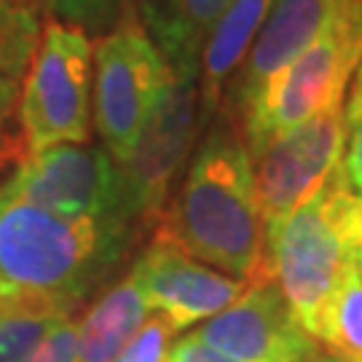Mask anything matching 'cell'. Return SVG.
Returning a JSON list of instances; mask_svg holds the SVG:
<instances>
[{
  "label": "cell",
  "instance_id": "obj_13",
  "mask_svg": "<svg viewBox=\"0 0 362 362\" xmlns=\"http://www.w3.org/2000/svg\"><path fill=\"white\" fill-rule=\"evenodd\" d=\"M148 311L134 279H121L97 298V303L78 322V362H113L145 325Z\"/></svg>",
  "mask_w": 362,
  "mask_h": 362
},
{
  "label": "cell",
  "instance_id": "obj_17",
  "mask_svg": "<svg viewBox=\"0 0 362 362\" xmlns=\"http://www.w3.org/2000/svg\"><path fill=\"white\" fill-rule=\"evenodd\" d=\"M38 49L35 0H0V116H8Z\"/></svg>",
  "mask_w": 362,
  "mask_h": 362
},
{
  "label": "cell",
  "instance_id": "obj_5",
  "mask_svg": "<svg viewBox=\"0 0 362 362\" xmlns=\"http://www.w3.org/2000/svg\"><path fill=\"white\" fill-rule=\"evenodd\" d=\"M91 40L81 27L46 25L22 83L25 153L62 143H86L91 127Z\"/></svg>",
  "mask_w": 362,
  "mask_h": 362
},
{
  "label": "cell",
  "instance_id": "obj_23",
  "mask_svg": "<svg viewBox=\"0 0 362 362\" xmlns=\"http://www.w3.org/2000/svg\"><path fill=\"white\" fill-rule=\"evenodd\" d=\"M346 220H349V233L354 245H362V196H349V209H346Z\"/></svg>",
  "mask_w": 362,
  "mask_h": 362
},
{
  "label": "cell",
  "instance_id": "obj_16",
  "mask_svg": "<svg viewBox=\"0 0 362 362\" xmlns=\"http://www.w3.org/2000/svg\"><path fill=\"white\" fill-rule=\"evenodd\" d=\"M65 317H73V306L65 300L0 290V362H22Z\"/></svg>",
  "mask_w": 362,
  "mask_h": 362
},
{
  "label": "cell",
  "instance_id": "obj_4",
  "mask_svg": "<svg viewBox=\"0 0 362 362\" xmlns=\"http://www.w3.org/2000/svg\"><path fill=\"white\" fill-rule=\"evenodd\" d=\"M362 62V0H333L320 35L242 110L252 153L285 129L344 103Z\"/></svg>",
  "mask_w": 362,
  "mask_h": 362
},
{
  "label": "cell",
  "instance_id": "obj_10",
  "mask_svg": "<svg viewBox=\"0 0 362 362\" xmlns=\"http://www.w3.org/2000/svg\"><path fill=\"white\" fill-rule=\"evenodd\" d=\"M207 346L239 362H317L320 349L282 298L279 287H250L228 309L196 330Z\"/></svg>",
  "mask_w": 362,
  "mask_h": 362
},
{
  "label": "cell",
  "instance_id": "obj_20",
  "mask_svg": "<svg viewBox=\"0 0 362 362\" xmlns=\"http://www.w3.org/2000/svg\"><path fill=\"white\" fill-rule=\"evenodd\" d=\"M344 116H346V148H344L341 169H344V177L351 191L362 194V62L357 67V78H354Z\"/></svg>",
  "mask_w": 362,
  "mask_h": 362
},
{
  "label": "cell",
  "instance_id": "obj_14",
  "mask_svg": "<svg viewBox=\"0 0 362 362\" xmlns=\"http://www.w3.org/2000/svg\"><path fill=\"white\" fill-rule=\"evenodd\" d=\"M272 6L274 0H233L231 8L220 16L215 30L209 33L202 57V91H199L207 110H215V105L220 103L226 81L236 73L247 49H252Z\"/></svg>",
  "mask_w": 362,
  "mask_h": 362
},
{
  "label": "cell",
  "instance_id": "obj_24",
  "mask_svg": "<svg viewBox=\"0 0 362 362\" xmlns=\"http://www.w3.org/2000/svg\"><path fill=\"white\" fill-rule=\"evenodd\" d=\"M354 269H357V274H360V279H362V245L354 250Z\"/></svg>",
  "mask_w": 362,
  "mask_h": 362
},
{
  "label": "cell",
  "instance_id": "obj_9",
  "mask_svg": "<svg viewBox=\"0 0 362 362\" xmlns=\"http://www.w3.org/2000/svg\"><path fill=\"white\" fill-rule=\"evenodd\" d=\"M3 185L57 215L118 220L121 185L116 158L83 143L25 153Z\"/></svg>",
  "mask_w": 362,
  "mask_h": 362
},
{
  "label": "cell",
  "instance_id": "obj_18",
  "mask_svg": "<svg viewBox=\"0 0 362 362\" xmlns=\"http://www.w3.org/2000/svg\"><path fill=\"white\" fill-rule=\"evenodd\" d=\"M320 341L327 344L336 360L362 362V279L357 269H351L338 287Z\"/></svg>",
  "mask_w": 362,
  "mask_h": 362
},
{
  "label": "cell",
  "instance_id": "obj_15",
  "mask_svg": "<svg viewBox=\"0 0 362 362\" xmlns=\"http://www.w3.org/2000/svg\"><path fill=\"white\" fill-rule=\"evenodd\" d=\"M233 0H156L148 11V25L161 57L169 67L196 73L199 49L207 43L220 16L231 8Z\"/></svg>",
  "mask_w": 362,
  "mask_h": 362
},
{
  "label": "cell",
  "instance_id": "obj_19",
  "mask_svg": "<svg viewBox=\"0 0 362 362\" xmlns=\"http://www.w3.org/2000/svg\"><path fill=\"white\" fill-rule=\"evenodd\" d=\"M172 333L175 327L161 314H153L151 320H145V325L134 333L129 344L113 357V362H167Z\"/></svg>",
  "mask_w": 362,
  "mask_h": 362
},
{
  "label": "cell",
  "instance_id": "obj_12",
  "mask_svg": "<svg viewBox=\"0 0 362 362\" xmlns=\"http://www.w3.org/2000/svg\"><path fill=\"white\" fill-rule=\"evenodd\" d=\"M333 0H274L272 11L250 49L245 70L236 78V103L245 110L279 70L320 35Z\"/></svg>",
  "mask_w": 362,
  "mask_h": 362
},
{
  "label": "cell",
  "instance_id": "obj_7",
  "mask_svg": "<svg viewBox=\"0 0 362 362\" xmlns=\"http://www.w3.org/2000/svg\"><path fill=\"white\" fill-rule=\"evenodd\" d=\"M346 116L344 105L327 107L317 116L285 129L260 148L255 169V199L266 239L285 226L344 164Z\"/></svg>",
  "mask_w": 362,
  "mask_h": 362
},
{
  "label": "cell",
  "instance_id": "obj_11",
  "mask_svg": "<svg viewBox=\"0 0 362 362\" xmlns=\"http://www.w3.org/2000/svg\"><path fill=\"white\" fill-rule=\"evenodd\" d=\"M151 311H158L175 333L209 320L245 296L250 285L196 263L180 247L156 236L129 272Z\"/></svg>",
  "mask_w": 362,
  "mask_h": 362
},
{
  "label": "cell",
  "instance_id": "obj_2",
  "mask_svg": "<svg viewBox=\"0 0 362 362\" xmlns=\"http://www.w3.org/2000/svg\"><path fill=\"white\" fill-rule=\"evenodd\" d=\"M124 223L67 218L0 185V290L76 309L124 250Z\"/></svg>",
  "mask_w": 362,
  "mask_h": 362
},
{
  "label": "cell",
  "instance_id": "obj_22",
  "mask_svg": "<svg viewBox=\"0 0 362 362\" xmlns=\"http://www.w3.org/2000/svg\"><path fill=\"white\" fill-rule=\"evenodd\" d=\"M167 362H239L228 357V354H220L218 349L207 346L202 338H196V333L191 336H182L167 354Z\"/></svg>",
  "mask_w": 362,
  "mask_h": 362
},
{
  "label": "cell",
  "instance_id": "obj_21",
  "mask_svg": "<svg viewBox=\"0 0 362 362\" xmlns=\"http://www.w3.org/2000/svg\"><path fill=\"white\" fill-rule=\"evenodd\" d=\"M22 362H78V325L73 317L54 325Z\"/></svg>",
  "mask_w": 362,
  "mask_h": 362
},
{
  "label": "cell",
  "instance_id": "obj_6",
  "mask_svg": "<svg viewBox=\"0 0 362 362\" xmlns=\"http://www.w3.org/2000/svg\"><path fill=\"white\" fill-rule=\"evenodd\" d=\"M169 67V65H167ZM196 73L169 67L148 121L118 167V220L161 215L169 185L182 167L196 132Z\"/></svg>",
  "mask_w": 362,
  "mask_h": 362
},
{
  "label": "cell",
  "instance_id": "obj_3",
  "mask_svg": "<svg viewBox=\"0 0 362 362\" xmlns=\"http://www.w3.org/2000/svg\"><path fill=\"white\" fill-rule=\"evenodd\" d=\"M351 188L344 169L325 182L285 226L269 239L274 285L311 338H322L325 317L344 276L354 269V239L349 233Z\"/></svg>",
  "mask_w": 362,
  "mask_h": 362
},
{
  "label": "cell",
  "instance_id": "obj_25",
  "mask_svg": "<svg viewBox=\"0 0 362 362\" xmlns=\"http://www.w3.org/2000/svg\"><path fill=\"white\" fill-rule=\"evenodd\" d=\"M317 362H341V360H317Z\"/></svg>",
  "mask_w": 362,
  "mask_h": 362
},
{
  "label": "cell",
  "instance_id": "obj_8",
  "mask_svg": "<svg viewBox=\"0 0 362 362\" xmlns=\"http://www.w3.org/2000/svg\"><path fill=\"white\" fill-rule=\"evenodd\" d=\"M94 62V124L110 156L121 161L145 127L169 67L132 13L97 43Z\"/></svg>",
  "mask_w": 362,
  "mask_h": 362
},
{
  "label": "cell",
  "instance_id": "obj_26",
  "mask_svg": "<svg viewBox=\"0 0 362 362\" xmlns=\"http://www.w3.org/2000/svg\"><path fill=\"white\" fill-rule=\"evenodd\" d=\"M0 124H3V116H0Z\"/></svg>",
  "mask_w": 362,
  "mask_h": 362
},
{
  "label": "cell",
  "instance_id": "obj_1",
  "mask_svg": "<svg viewBox=\"0 0 362 362\" xmlns=\"http://www.w3.org/2000/svg\"><path fill=\"white\" fill-rule=\"evenodd\" d=\"M156 236L250 287L272 285L252 156L236 134L223 129L209 134L188 169L177 204L161 218Z\"/></svg>",
  "mask_w": 362,
  "mask_h": 362
}]
</instances>
